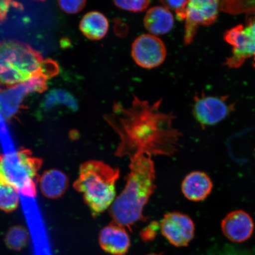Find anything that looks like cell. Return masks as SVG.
<instances>
[{
    "mask_svg": "<svg viewBox=\"0 0 255 255\" xmlns=\"http://www.w3.org/2000/svg\"><path fill=\"white\" fill-rule=\"evenodd\" d=\"M219 7L232 13L244 11L255 12V1H225Z\"/></svg>",
    "mask_w": 255,
    "mask_h": 255,
    "instance_id": "21",
    "label": "cell"
},
{
    "mask_svg": "<svg viewBox=\"0 0 255 255\" xmlns=\"http://www.w3.org/2000/svg\"><path fill=\"white\" fill-rule=\"evenodd\" d=\"M41 193L48 199L60 198L65 193L69 186V179L65 173L57 169L44 171L39 177Z\"/></svg>",
    "mask_w": 255,
    "mask_h": 255,
    "instance_id": "14",
    "label": "cell"
},
{
    "mask_svg": "<svg viewBox=\"0 0 255 255\" xmlns=\"http://www.w3.org/2000/svg\"><path fill=\"white\" fill-rule=\"evenodd\" d=\"M221 228L223 235L229 241L242 243L253 235L254 221L249 213L243 210H234L222 220Z\"/></svg>",
    "mask_w": 255,
    "mask_h": 255,
    "instance_id": "10",
    "label": "cell"
},
{
    "mask_svg": "<svg viewBox=\"0 0 255 255\" xmlns=\"http://www.w3.org/2000/svg\"><path fill=\"white\" fill-rule=\"evenodd\" d=\"M255 58H254V60H255Z\"/></svg>",
    "mask_w": 255,
    "mask_h": 255,
    "instance_id": "28",
    "label": "cell"
},
{
    "mask_svg": "<svg viewBox=\"0 0 255 255\" xmlns=\"http://www.w3.org/2000/svg\"><path fill=\"white\" fill-rule=\"evenodd\" d=\"M163 7L174 10L178 20H185L187 15V5L189 1H161Z\"/></svg>",
    "mask_w": 255,
    "mask_h": 255,
    "instance_id": "22",
    "label": "cell"
},
{
    "mask_svg": "<svg viewBox=\"0 0 255 255\" xmlns=\"http://www.w3.org/2000/svg\"></svg>",
    "mask_w": 255,
    "mask_h": 255,
    "instance_id": "29",
    "label": "cell"
},
{
    "mask_svg": "<svg viewBox=\"0 0 255 255\" xmlns=\"http://www.w3.org/2000/svg\"><path fill=\"white\" fill-rule=\"evenodd\" d=\"M29 234L21 226H14L9 229L5 237V244L9 250L19 251L27 246Z\"/></svg>",
    "mask_w": 255,
    "mask_h": 255,
    "instance_id": "18",
    "label": "cell"
},
{
    "mask_svg": "<svg viewBox=\"0 0 255 255\" xmlns=\"http://www.w3.org/2000/svg\"><path fill=\"white\" fill-rule=\"evenodd\" d=\"M131 55L133 60L145 69H153L162 65L167 56L163 41L154 35H141L132 44Z\"/></svg>",
    "mask_w": 255,
    "mask_h": 255,
    "instance_id": "6",
    "label": "cell"
},
{
    "mask_svg": "<svg viewBox=\"0 0 255 255\" xmlns=\"http://www.w3.org/2000/svg\"><path fill=\"white\" fill-rule=\"evenodd\" d=\"M58 4L63 11L68 14H76L81 11L86 6V1H59Z\"/></svg>",
    "mask_w": 255,
    "mask_h": 255,
    "instance_id": "23",
    "label": "cell"
},
{
    "mask_svg": "<svg viewBox=\"0 0 255 255\" xmlns=\"http://www.w3.org/2000/svg\"><path fill=\"white\" fill-rule=\"evenodd\" d=\"M125 187L111 206L113 222L128 228L145 219L143 209L155 190V170L151 157L138 155L130 159Z\"/></svg>",
    "mask_w": 255,
    "mask_h": 255,
    "instance_id": "2",
    "label": "cell"
},
{
    "mask_svg": "<svg viewBox=\"0 0 255 255\" xmlns=\"http://www.w3.org/2000/svg\"><path fill=\"white\" fill-rule=\"evenodd\" d=\"M99 242L105 252L113 255H126L130 247L126 228L114 222L102 229Z\"/></svg>",
    "mask_w": 255,
    "mask_h": 255,
    "instance_id": "12",
    "label": "cell"
},
{
    "mask_svg": "<svg viewBox=\"0 0 255 255\" xmlns=\"http://www.w3.org/2000/svg\"><path fill=\"white\" fill-rule=\"evenodd\" d=\"M224 39L234 47L232 56L226 62L231 68L241 66L249 57L255 55V44L245 33L243 25H238L227 31Z\"/></svg>",
    "mask_w": 255,
    "mask_h": 255,
    "instance_id": "11",
    "label": "cell"
},
{
    "mask_svg": "<svg viewBox=\"0 0 255 255\" xmlns=\"http://www.w3.org/2000/svg\"><path fill=\"white\" fill-rule=\"evenodd\" d=\"M219 2L214 0H193L187 5L184 44H190L200 25H209L218 17Z\"/></svg>",
    "mask_w": 255,
    "mask_h": 255,
    "instance_id": "7",
    "label": "cell"
},
{
    "mask_svg": "<svg viewBox=\"0 0 255 255\" xmlns=\"http://www.w3.org/2000/svg\"><path fill=\"white\" fill-rule=\"evenodd\" d=\"M115 5L118 8L130 12H138L145 11L150 1L148 0H128V1H115Z\"/></svg>",
    "mask_w": 255,
    "mask_h": 255,
    "instance_id": "20",
    "label": "cell"
},
{
    "mask_svg": "<svg viewBox=\"0 0 255 255\" xmlns=\"http://www.w3.org/2000/svg\"><path fill=\"white\" fill-rule=\"evenodd\" d=\"M17 189L0 176V210L11 212L17 208L20 194Z\"/></svg>",
    "mask_w": 255,
    "mask_h": 255,
    "instance_id": "17",
    "label": "cell"
},
{
    "mask_svg": "<svg viewBox=\"0 0 255 255\" xmlns=\"http://www.w3.org/2000/svg\"><path fill=\"white\" fill-rule=\"evenodd\" d=\"M14 2L12 1H0V20H4L9 7L14 4Z\"/></svg>",
    "mask_w": 255,
    "mask_h": 255,
    "instance_id": "25",
    "label": "cell"
},
{
    "mask_svg": "<svg viewBox=\"0 0 255 255\" xmlns=\"http://www.w3.org/2000/svg\"><path fill=\"white\" fill-rule=\"evenodd\" d=\"M159 229L157 222H152L141 232V237L143 241L148 242L154 240Z\"/></svg>",
    "mask_w": 255,
    "mask_h": 255,
    "instance_id": "24",
    "label": "cell"
},
{
    "mask_svg": "<svg viewBox=\"0 0 255 255\" xmlns=\"http://www.w3.org/2000/svg\"><path fill=\"white\" fill-rule=\"evenodd\" d=\"M162 99L151 103L133 95L126 107L114 103L104 120L119 136L115 155L171 157L178 151L182 133L173 127L174 115L161 110Z\"/></svg>",
    "mask_w": 255,
    "mask_h": 255,
    "instance_id": "1",
    "label": "cell"
},
{
    "mask_svg": "<svg viewBox=\"0 0 255 255\" xmlns=\"http://www.w3.org/2000/svg\"><path fill=\"white\" fill-rule=\"evenodd\" d=\"M42 159L35 157L28 149L0 154V176L14 186L25 196H36L38 174Z\"/></svg>",
    "mask_w": 255,
    "mask_h": 255,
    "instance_id": "5",
    "label": "cell"
},
{
    "mask_svg": "<svg viewBox=\"0 0 255 255\" xmlns=\"http://www.w3.org/2000/svg\"><path fill=\"white\" fill-rule=\"evenodd\" d=\"M57 105H64L69 109L75 111L78 108L76 99L69 92L63 90L53 91L46 97L44 106L46 108L55 106Z\"/></svg>",
    "mask_w": 255,
    "mask_h": 255,
    "instance_id": "19",
    "label": "cell"
},
{
    "mask_svg": "<svg viewBox=\"0 0 255 255\" xmlns=\"http://www.w3.org/2000/svg\"><path fill=\"white\" fill-rule=\"evenodd\" d=\"M231 108L222 97L202 96L195 99L193 114L203 127L212 126L224 120L231 113Z\"/></svg>",
    "mask_w": 255,
    "mask_h": 255,
    "instance_id": "9",
    "label": "cell"
},
{
    "mask_svg": "<svg viewBox=\"0 0 255 255\" xmlns=\"http://www.w3.org/2000/svg\"><path fill=\"white\" fill-rule=\"evenodd\" d=\"M174 23L173 14L163 6L151 8L143 18L146 29L154 36L168 33L173 28Z\"/></svg>",
    "mask_w": 255,
    "mask_h": 255,
    "instance_id": "15",
    "label": "cell"
},
{
    "mask_svg": "<svg viewBox=\"0 0 255 255\" xmlns=\"http://www.w3.org/2000/svg\"><path fill=\"white\" fill-rule=\"evenodd\" d=\"M211 178L205 172L195 171L187 174L181 184V190L188 200L198 202L206 200L212 193Z\"/></svg>",
    "mask_w": 255,
    "mask_h": 255,
    "instance_id": "13",
    "label": "cell"
},
{
    "mask_svg": "<svg viewBox=\"0 0 255 255\" xmlns=\"http://www.w3.org/2000/svg\"><path fill=\"white\" fill-rule=\"evenodd\" d=\"M57 63L44 59L36 50L15 40H0V88L25 85L58 74Z\"/></svg>",
    "mask_w": 255,
    "mask_h": 255,
    "instance_id": "3",
    "label": "cell"
},
{
    "mask_svg": "<svg viewBox=\"0 0 255 255\" xmlns=\"http://www.w3.org/2000/svg\"><path fill=\"white\" fill-rule=\"evenodd\" d=\"M162 235L176 247H187L193 240L195 224L190 217L179 212L164 215L160 223Z\"/></svg>",
    "mask_w": 255,
    "mask_h": 255,
    "instance_id": "8",
    "label": "cell"
},
{
    "mask_svg": "<svg viewBox=\"0 0 255 255\" xmlns=\"http://www.w3.org/2000/svg\"><path fill=\"white\" fill-rule=\"evenodd\" d=\"M157 255V254H151V255Z\"/></svg>",
    "mask_w": 255,
    "mask_h": 255,
    "instance_id": "27",
    "label": "cell"
},
{
    "mask_svg": "<svg viewBox=\"0 0 255 255\" xmlns=\"http://www.w3.org/2000/svg\"><path fill=\"white\" fill-rule=\"evenodd\" d=\"M245 33L255 44V20H252L244 28Z\"/></svg>",
    "mask_w": 255,
    "mask_h": 255,
    "instance_id": "26",
    "label": "cell"
},
{
    "mask_svg": "<svg viewBox=\"0 0 255 255\" xmlns=\"http://www.w3.org/2000/svg\"><path fill=\"white\" fill-rule=\"evenodd\" d=\"M120 171L100 160L82 164L73 187L82 194L83 198L94 217L107 210L116 199V185Z\"/></svg>",
    "mask_w": 255,
    "mask_h": 255,
    "instance_id": "4",
    "label": "cell"
},
{
    "mask_svg": "<svg viewBox=\"0 0 255 255\" xmlns=\"http://www.w3.org/2000/svg\"><path fill=\"white\" fill-rule=\"evenodd\" d=\"M83 34L91 40H100L106 36L109 29V22L104 14L99 11H90L82 18L79 24Z\"/></svg>",
    "mask_w": 255,
    "mask_h": 255,
    "instance_id": "16",
    "label": "cell"
}]
</instances>
